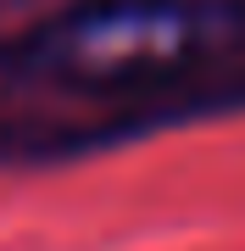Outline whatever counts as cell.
<instances>
[{
    "label": "cell",
    "instance_id": "cell-1",
    "mask_svg": "<svg viewBox=\"0 0 245 251\" xmlns=\"http://www.w3.org/2000/svg\"><path fill=\"white\" fill-rule=\"evenodd\" d=\"M0 106L28 145L245 106V0H78L0 45Z\"/></svg>",
    "mask_w": 245,
    "mask_h": 251
}]
</instances>
